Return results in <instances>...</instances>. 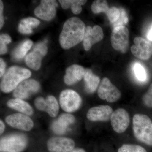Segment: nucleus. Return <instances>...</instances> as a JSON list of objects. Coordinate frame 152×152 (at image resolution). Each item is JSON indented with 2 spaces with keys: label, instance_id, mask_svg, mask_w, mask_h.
I'll return each mask as SVG.
<instances>
[{
  "label": "nucleus",
  "instance_id": "obj_36",
  "mask_svg": "<svg viewBox=\"0 0 152 152\" xmlns=\"http://www.w3.org/2000/svg\"><path fill=\"white\" fill-rule=\"evenodd\" d=\"M147 38H148V39L149 40L152 41V26L148 33Z\"/></svg>",
  "mask_w": 152,
  "mask_h": 152
},
{
  "label": "nucleus",
  "instance_id": "obj_22",
  "mask_svg": "<svg viewBox=\"0 0 152 152\" xmlns=\"http://www.w3.org/2000/svg\"><path fill=\"white\" fill-rule=\"evenodd\" d=\"M59 1L64 10L71 8L74 14L78 15L81 12V6L85 5L87 1L84 0H60Z\"/></svg>",
  "mask_w": 152,
  "mask_h": 152
},
{
  "label": "nucleus",
  "instance_id": "obj_23",
  "mask_svg": "<svg viewBox=\"0 0 152 152\" xmlns=\"http://www.w3.org/2000/svg\"><path fill=\"white\" fill-rule=\"evenodd\" d=\"M32 45V41L30 40L24 41L12 53L14 58L17 60L22 59L26 55Z\"/></svg>",
  "mask_w": 152,
  "mask_h": 152
},
{
  "label": "nucleus",
  "instance_id": "obj_4",
  "mask_svg": "<svg viewBox=\"0 0 152 152\" xmlns=\"http://www.w3.org/2000/svg\"><path fill=\"white\" fill-rule=\"evenodd\" d=\"M26 138L21 134H14L1 139V152H21L27 145Z\"/></svg>",
  "mask_w": 152,
  "mask_h": 152
},
{
  "label": "nucleus",
  "instance_id": "obj_35",
  "mask_svg": "<svg viewBox=\"0 0 152 152\" xmlns=\"http://www.w3.org/2000/svg\"><path fill=\"white\" fill-rule=\"evenodd\" d=\"M0 125H1V127H0L1 130H0V132H1V134H2L3 132H4V130L5 125L2 121H0Z\"/></svg>",
  "mask_w": 152,
  "mask_h": 152
},
{
  "label": "nucleus",
  "instance_id": "obj_20",
  "mask_svg": "<svg viewBox=\"0 0 152 152\" xmlns=\"http://www.w3.org/2000/svg\"><path fill=\"white\" fill-rule=\"evenodd\" d=\"M7 104L9 107L16 110L27 115H31L33 113V109L29 104L21 99L18 98L11 99L8 101Z\"/></svg>",
  "mask_w": 152,
  "mask_h": 152
},
{
  "label": "nucleus",
  "instance_id": "obj_10",
  "mask_svg": "<svg viewBox=\"0 0 152 152\" xmlns=\"http://www.w3.org/2000/svg\"><path fill=\"white\" fill-rule=\"evenodd\" d=\"M134 45L131 47V50L135 57L140 59H149L152 56V44L146 40L137 37L134 40Z\"/></svg>",
  "mask_w": 152,
  "mask_h": 152
},
{
  "label": "nucleus",
  "instance_id": "obj_34",
  "mask_svg": "<svg viewBox=\"0 0 152 152\" xmlns=\"http://www.w3.org/2000/svg\"><path fill=\"white\" fill-rule=\"evenodd\" d=\"M5 68V63L2 59L1 58V60H0V77H2V76L4 73Z\"/></svg>",
  "mask_w": 152,
  "mask_h": 152
},
{
  "label": "nucleus",
  "instance_id": "obj_29",
  "mask_svg": "<svg viewBox=\"0 0 152 152\" xmlns=\"http://www.w3.org/2000/svg\"><path fill=\"white\" fill-rule=\"evenodd\" d=\"M12 41L11 37L7 34H3L0 36V54H4L7 51V45Z\"/></svg>",
  "mask_w": 152,
  "mask_h": 152
},
{
  "label": "nucleus",
  "instance_id": "obj_31",
  "mask_svg": "<svg viewBox=\"0 0 152 152\" xmlns=\"http://www.w3.org/2000/svg\"><path fill=\"white\" fill-rule=\"evenodd\" d=\"M120 10L121 12L120 18L115 23H113L114 28L118 27L124 26V25L127 23L128 22L127 16L124 10L122 8L120 9Z\"/></svg>",
  "mask_w": 152,
  "mask_h": 152
},
{
  "label": "nucleus",
  "instance_id": "obj_21",
  "mask_svg": "<svg viewBox=\"0 0 152 152\" xmlns=\"http://www.w3.org/2000/svg\"><path fill=\"white\" fill-rule=\"evenodd\" d=\"M40 23V21L35 18L23 19L19 24V31L23 34H30L33 32V28L37 27Z\"/></svg>",
  "mask_w": 152,
  "mask_h": 152
},
{
  "label": "nucleus",
  "instance_id": "obj_3",
  "mask_svg": "<svg viewBox=\"0 0 152 152\" xmlns=\"http://www.w3.org/2000/svg\"><path fill=\"white\" fill-rule=\"evenodd\" d=\"M31 71L20 67H11L4 75L1 83V89L6 93L10 92L22 82L31 77Z\"/></svg>",
  "mask_w": 152,
  "mask_h": 152
},
{
  "label": "nucleus",
  "instance_id": "obj_8",
  "mask_svg": "<svg viewBox=\"0 0 152 152\" xmlns=\"http://www.w3.org/2000/svg\"><path fill=\"white\" fill-rule=\"evenodd\" d=\"M48 48L45 43H38L31 52L27 55L25 61L27 65L34 70H38L41 67L42 58L46 55Z\"/></svg>",
  "mask_w": 152,
  "mask_h": 152
},
{
  "label": "nucleus",
  "instance_id": "obj_9",
  "mask_svg": "<svg viewBox=\"0 0 152 152\" xmlns=\"http://www.w3.org/2000/svg\"><path fill=\"white\" fill-rule=\"evenodd\" d=\"M110 121L113 129L118 133L125 132L130 122L129 115L126 110L123 108L117 109L113 112Z\"/></svg>",
  "mask_w": 152,
  "mask_h": 152
},
{
  "label": "nucleus",
  "instance_id": "obj_6",
  "mask_svg": "<svg viewBox=\"0 0 152 152\" xmlns=\"http://www.w3.org/2000/svg\"><path fill=\"white\" fill-rule=\"evenodd\" d=\"M61 107L65 111L71 113L78 110L82 103V99L73 90L63 91L60 96Z\"/></svg>",
  "mask_w": 152,
  "mask_h": 152
},
{
  "label": "nucleus",
  "instance_id": "obj_32",
  "mask_svg": "<svg viewBox=\"0 0 152 152\" xmlns=\"http://www.w3.org/2000/svg\"><path fill=\"white\" fill-rule=\"evenodd\" d=\"M35 105L36 107L40 111H45L46 100L42 97H38L35 101Z\"/></svg>",
  "mask_w": 152,
  "mask_h": 152
},
{
  "label": "nucleus",
  "instance_id": "obj_25",
  "mask_svg": "<svg viewBox=\"0 0 152 152\" xmlns=\"http://www.w3.org/2000/svg\"><path fill=\"white\" fill-rule=\"evenodd\" d=\"M92 12L94 14L105 13L106 14L109 8L107 2L105 0H96L94 1L91 6Z\"/></svg>",
  "mask_w": 152,
  "mask_h": 152
},
{
  "label": "nucleus",
  "instance_id": "obj_28",
  "mask_svg": "<svg viewBox=\"0 0 152 152\" xmlns=\"http://www.w3.org/2000/svg\"><path fill=\"white\" fill-rule=\"evenodd\" d=\"M120 14L121 12L120 9L115 7H111L109 8L108 10L106 13V15L109 20L113 24L115 23L119 18Z\"/></svg>",
  "mask_w": 152,
  "mask_h": 152
},
{
  "label": "nucleus",
  "instance_id": "obj_18",
  "mask_svg": "<svg viewBox=\"0 0 152 152\" xmlns=\"http://www.w3.org/2000/svg\"><path fill=\"white\" fill-rule=\"evenodd\" d=\"M75 117L69 114H64L53 123L52 129L56 134H62L66 132L69 126L75 122Z\"/></svg>",
  "mask_w": 152,
  "mask_h": 152
},
{
  "label": "nucleus",
  "instance_id": "obj_33",
  "mask_svg": "<svg viewBox=\"0 0 152 152\" xmlns=\"http://www.w3.org/2000/svg\"><path fill=\"white\" fill-rule=\"evenodd\" d=\"M3 10L4 4L1 1H0V28H1L4 23V16H3Z\"/></svg>",
  "mask_w": 152,
  "mask_h": 152
},
{
  "label": "nucleus",
  "instance_id": "obj_14",
  "mask_svg": "<svg viewBox=\"0 0 152 152\" xmlns=\"http://www.w3.org/2000/svg\"><path fill=\"white\" fill-rule=\"evenodd\" d=\"M113 110L110 106L99 105L91 108L87 114V118L92 121L107 122L110 119Z\"/></svg>",
  "mask_w": 152,
  "mask_h": 152
},
{
  "label": "nucleus",
  "instance_id": "obj_15",
  "mask_svg": "<svg viewBox=\"0 0 152 152\" xmlns=\"http://www.w3.org/2000/svg\"><path fill=\"white\" fill-rule=\"evenodd\" d=\"M6 121L11 126L22 130L29 131L34 126L32 120L24 114L16 113L10 115L6 118Z\"/></svg>",
  "mask_w": 152,
  "mask_h": 152
},
{
  "label": "nucleus",
  "instance_id": "obj_19",
  "mask_svg": "<svg viewBox=\"0 0 152 152\" xmlns=\"http://www.w3.org/2000/svg\"><path fill=\"white\" fill-rule=\"evenodd\" d=\"M84 79L85 89L89 94L94 92L99 84L100 79L98 76L93 73L90 69H86Z\"/></svg>",
  "mask_w": 152,
  "mask_h": 152
},
{
  "label": "nucleus",
  "instance_id": "obj_27",
  "mask_svg": "<svg viewBox=\"0 0 152 152\" xmlns=\"http://www.w3.org/2000/svg\"><path fill=\"white\" fill-rule=\"evenodd\" d=\"M134 71L136 77L140 81L144 82L146 80L147 74L143 67L140 63H137L134 66Z\"/></svg>",
  "mask_w": 152,
  "mask_h": 152
},
{
  "label": "nucleus",
  "instance_id": "obj_26",
  "mask_svg": "<svg viewBox=\"0 0 152 152\" xmlns=\"http://www.w3.org/2000/svg\"><path fill=\"white\" fill-rule=\"evenodd\" d=\"M118 152H147L146 150L141 146L136 145L124 144L120 147Z\"/></svg>",
  "mask_w": 152,
  "mask_h": 152
},
{
  "label": "nucleus",
  "instance_id": "obj_1",
  "mask_svg": "<svg viewBox=\"0 0 152 152\" xmlns=\"http://www.w3.org/2000/svg\"><path fill=\"white\" fill-rule=\"evenodd\" d=\"M86 28L84 23L79 18L73 17L67 20L59 37L62 48L70 49L83 40Z\"/></svg>",
  "mask_w": 152,
  "mask_h": 152
},
{
  "label": "nucleus",
  "instance_id": "obj_5",
  "mask_svg": "<svg viewBox=\"0 0 152 152\" xmlns=\"http://www.w3.org/2000/svg\"><path fill=\"white\" fill-rule=\"evenodd\" d=\"M129 31L126 26L114 28L111 36V43L114 50L125 53L129 46Z\"/></svg>",
  "mask_w": 152,
  "mask_h": 152
},
{
  "label": "nucleus",
  "instance_id": "obj_2",
  "mask_svg": "<svg viewBox=\"0 0 152 152\" xmlns=\"http://www.w3.org/2000/svg\"><path fill=\"white\" fill-rule=\"evenodd\" d=\"M134 136L139 141L152 146V121L145 115L135 114L133 118Z\"/></svg>",
  "mask_w": 152,
  "mask_h": 152
},
{
  "label": "nucleus",
  "instance_id": "obj_30",
  "mask_svg": "<svg viewBox=\"0 0 152 152\" xmlns=\"http://www.w3.org/2000/svg\"><path fill=\"white\" fill-rule=\"evenodd\" d=\"M142 101L146 107L152 108V83L150 85L146 93L143 96Z\"/></svg>",
  "mask_w": 152,
  "mask_h": 152
},
{
  "label": "nucleus",
  "instance_id": "obj_17",
  "mask_svg": "<svg viewBox=\"0 0 152 152\" xmlns=\"http://www.w3.org/2000/svg\"><path fill=\"white\" fill-rule=\"evenodd\" d=\"M86 69L82 66L75 64L66 69L64 81L66 84L71 86L82 80L84 76Z\"/></svg>",
  "mask_w": 152,
  "mask_h": 152
},
{
  "label": "nucleus",
  "instance_id": "obj_12",
  "mask_svg": "<svg viewBox=\"0 0 152 152\" xmlns=\"http://www.w3.org/2000/svg\"><path fill=\"white\" fill-rule=\"evenodd\" d=\"M58 6L56 1L53 0H43L39 5L34 10L36 16L42 20L50 21L53 18L56 13Z\"/></svg>",
  "mask_w": 152,
  "mask_h": 152
},
{
  "label": "nucleus",
  "instance_id": "obj_37",
  "mask_svg": "<svg viewBox=\"0 0 152 152\" xmlns=\"http://www.w3.org/2000/svg\"><path fill=\"white\" fill-rule=\"evenodd\" d=\"M69 152H86L84 150L81 148H77L73 149Z\"/></svg>",
  "mask_w": 152,
  "mask_h": 152
},
{
  "label": "nucleus",
  "instance_id": "obj_13",
  "mask_svg": "<svg viewBox=\"0 0 152 152\" xmlns=\"http://www.w3.org/2000/svg\"><path fill=\"white\" fill-rule=\"evenodd\" d=\"M103 37V31L99 26L96 25L93 28L90 26L86 27L83 40L85 50H89L93 45L102 40Z\"/></svg>",
  "mask_w": 152,
  "mask_h": 152
},
{
  "label": "nucleus",
  "instance_id": "obj_16",
  "mask_svg": "<svg viewBox=\"0 0 152 152\" xmlns=\"http://www.w3.org/2000/svg\"><path fill=\"white\" fill-rule=\"evenodd\" d=\"M75 143L72 139L54 137L49 140L47 144L50 152H69L73 150Z\"/></svg>",
  "mask_w": 152,
  "mask_h": 152
},
{
  "label": "nucleus",
  "instance_id": "obj_11",
  "mask_svg": "<svg viewBox=\"0 0 152 152\" xmlns=\"http://www.w3.org/2000/svg\"><path fill=\"white\" fill-rule=\"evenodd\" d=\"M40 85L37 81L26 79L23 81L14 90L13 95L15 98L25 99L39 91Z\"/></svg>",
  "mask_w": 152,
  "mask_h": 152
},
{
  "label": "nucleus",
  "instance_id": "obj_7",
  "mask_svg": "<svg viewBox=\"0 0 152 152\" xmlns=\"http://www.w3.org/2000/svg\"><path fill=\"white\" fill-rule=\"evenodd\" d=\"M98 94L101 99L109 103L115 102L120 99L121 96L119 90L107 77L102 80L98 89Z\"/></svg>",
  "mask_w": 152,
  "mask_h": 152
},
{
  "label": "nucleus",
  "instance_id": "obj_24",
  "mask_svg": "<svg viewBox=\"0 0 152 152\" xmlns=\"http://www.w3.org/2000/svg\"><path fill=\"white\" fill-rule=\"evenodd\" d=\"M46 100V110L48 114L52 117H56L59 111L58 102L53 96H48Z\"/></svg>",
  "mask_w": 152,
  "mask_h": 152
}]
</instances>
